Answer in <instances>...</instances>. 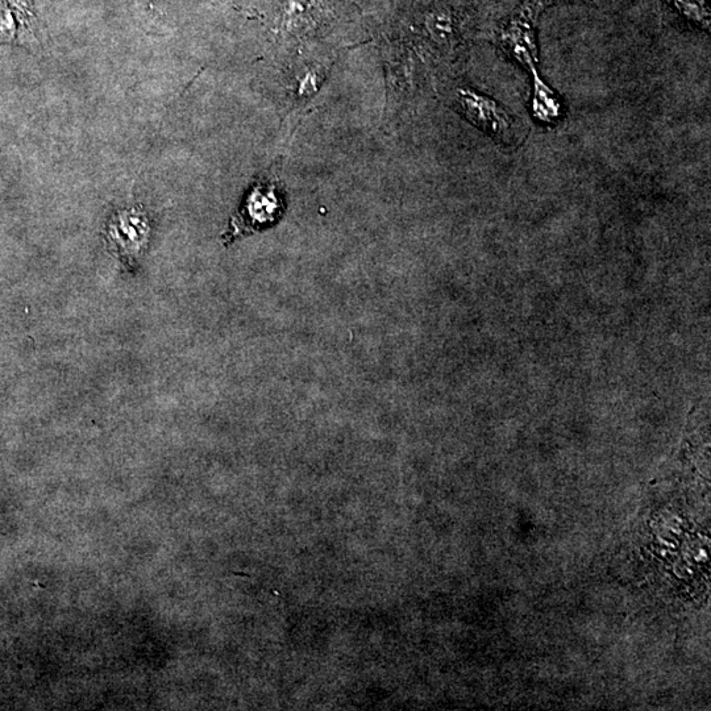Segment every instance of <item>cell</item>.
Returning a JSON list of instances; mask_svg holds the SVG:
<instances>
[{
	"mask_svg": "<svg viewBox=\"0 0 711 711\" xmlns=\"http://www.w3.org/2000/svg\"><path fill=\"white\" fill-rule=\"evenodd\" d=\"M456 99L465 118L474 126L497 140L514 139V120L492 98L471 89H459Z\"/></svg>",
	"mask_w": 711,
	"mask_h": 711,
	"instance_id": "7a4b0ae2",
	"label": "cell"
},
{
	"mask_svg": "<svg viewBox=\"0 0 711 711\" xmlns=\"http://www.w3.org/2000/svg\"><path fill=\"white\" fill-rule=\"evenodd\" d=\"M427 27L435 36L444 39V37L452 32V20L449 18V15L438 12V14H432L430 18H428Z\"/></svg>",
	"mask_w": 711,
	"mask_h": 711,
	"instance_id": "8992f818",
	"label": "cell"
},
{
	"mask_svg": "<svg viewBox=\"0 0 711 711\" xmlns=\"http://www.w3.org/2000/svg\"><path fill=\"white\" fill-rule=\"evenodd\" d=\"M677 3H679V7L683 8L685 14L694 20H704L705 14H709L705 0H677Z\"/></svg>",
	"mask_w": 711,
	"mask_h": 711,
	"instance_id": "52a82bcc",
	"label": "cell"
},
{
	"mask_svg": "<svg viewBox=\"0 0 711 711\" xmlns=\"http://www.w3.org/2000/svg\"><path fill=\"white\" fill-rule=\"evenodd\" d=\"M534 11L528 3L515 16L509 27L503 32V44L514 53L517 60L530 64L536 57V45L534 37Z\"/></svg>",
	"mask_w": 711,
	"mask_h": 711,
	"instance_id": "3957f363",
	"label": "cell"
},
{
	"mask_svg": "<svg viewBox=\"0 0 711 711\" xmlns=\"http://www.w3.org/2000/svg\"><path fill=\"white\" fill-rule=\"evenodd\" d=\"M147 230L144 218L135 211L122 212L108 228L110 239L128 255L139 251Z\"/></svg>",
	"mask_w": 711,
	"mask_h": 711,
	"instance_id": "5b68a950",
	"label": "cell"
},
{
	"mask_svg": "<svg viewBox=\"0 0 711 711\" xmlns=\"http://www.w3.org/2000/svg\"><path fill=\"white\" fill-rule=\"evenodd\" d=\"M33 26V15L26 0H0V43L26 37Z\"/></svg>",
	"mask_w": 711,
	"mask_h": 711,
	"instance_id": "277c9868",
	"label": "cell"
},
{
	"mask_svg": "<svg viewBox=\"0 0 711 711\" xmlns=\"http://www.w3.org/2000/svg\"><path fill=\"white\" fill-rule=\"evenodd\" d=\"M282 212L284 201L278 194L277 186L273 182L260 180L249 191L244 205L232 218L230 231L223 236L224 240L228 244L236 237L260 231L281 218Z\"/></svg>",
	"mask_w": 711,
	"mask_h": 711,
	"instance_id": "6da1fadb",
	"label": "cell"
}]
</instances>
